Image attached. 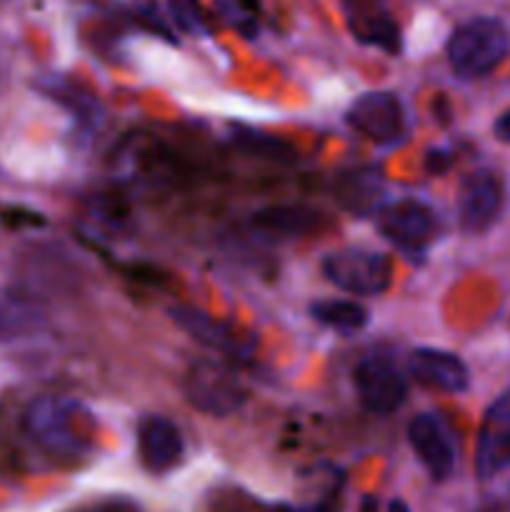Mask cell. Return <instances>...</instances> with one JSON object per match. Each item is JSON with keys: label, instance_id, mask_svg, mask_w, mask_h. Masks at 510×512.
Wrapping results in <instances>:
<instances>
[{"label": "cell", "instance_id": "cell-21", "mask_svg": "<svg viewBox=\"0 0 510 512\" xmlns=\"http://www.w3.org/2000/svg\"><path fill=\"white\" fill-rule=\"evenodd\" d=\"M493 133H495V138L503 140V143H510V110H505V113L495 120Z\"/></svg>", "mask_w": 510, "mask_h": 512}, {"label": "cell", "instance_id": "cell-13", "mask_svg": "<svg viewBox=\"0 0 510 512\" xmlns=\"http://www.w3.org/2000/svg\"><path fill=\"white\" fill-rule=\"evenodd\" d=\"M138 455L140 463L155 475L173 470L183 458L180 430L160 415H148L138 423Z\"/></svg>", "mask_w": 510, "mask_h": 512}, {"label": "cell", "instance_id": "cell-23", "mask_svg": "<svg viewBox=\"0 0 510 512\" xmlns=\"http://www.w3.org/2000/svg\"><path fill=\"white\" fill-rule=\"evenodd\" d=\"M385 512H410V510L403 500H390V503L385 505Z\"/></svg>", "mask_w": 510, "mask_h": 512}, {"label": "cell", "instance_id": "cell-15", "mask_svg": "<svg viewBox=\"0 0 510 512\" xmlns=\"http://www.w3.org/2000/svg\"><path fill=\"white\" fill-rule=\"evenodd\" d=\"M380 193H383V183L373 168H355L338 178V200L350 213H370Z\"/></svg>", "mask_w": 510, "mask_h": 512}, {"label": "cell", "instance_id": "cell-14", "mask_svg": "<svg viewBox=\"0 0 510 512\" xmlns=\"http://www.w3.org/2000/svg\"><path fill=\"white\" fill-rule=\"evenodd\" d=\"M253 223L268 238L288 240L313 233L320 223V215L308 208H298V205H285V208L260 210Z\"/></svg>", "mask_w": 510, "mask_h": 512}, {"label": "cell", "instance_id": "cell-11", "mask_svg": "<svg viewBox=\"0 0 510 512\" xmlns=\"http://www.w3.org/2000/svg\"><path fill=\"white\" fill-rule=\"evenodd\" d=\"M510 465V390L500 395L483 415L475 445V473L490 480Z\"/></svg>", "mask_w": 510, "mask_h": 512}, {"label": "cell", "instance_id": "cell-19", "mask_svg": "<svg viewBox=\"0 0 510 512\" xmlns=\"http://www.w3.org/2000/svg\"><path fill=\"white\" fill-rule=\"evenodd\" d=\"M170 13H173V20L185 30V33H208V20H205L203 8L198 5V0H170Z\"/></svg>", "mask_w": 510, "mask_h": 512}, {"label": "cell", "instance_id": "cell-17", "mask_svg": "<svg viewBox=\"0 0 510 512\" xmlns=\"http://www.w3.org/2000/svg\"><path fill=\"white\" fill-rule=\"evenodd\" d=\"M310 315L320 325H328L340 333H355L368 323V310L355 300H320L310 308Z\"/></svg>", "mask_w": 510, "mask_h": 512}, {"label": "cell", "instance_id": "cell-5", "mask_svg": "<svg viewBox=\"0 0 510 512\" xmlns=\"http://www.w3.org/2000/svg\"><path fill=\"white\" fill-rule=\"evenodd\" d=\"M503 203V178L495 170L478 168L465 175L458 193V220L463 233H485L498 220Z\"/></svg>", "mask_w": 510, "mask_h": 512}, {"label": "cell", "instance_id": "cell-20", "mask_svg": "<svg viewBox=\"0 0 510 512\" xmlns=\"http://www.w3.org/2000/svg\"><path fill=\"white\" fill-rule=\"evenodd\" d=\"M220 13L245 35H253L255 30V8L253 0H218Z\"/></svg>", "mask_w": 510, "mask_h": 512}, {"label": "cell", "instance_id": "cell-6", "mask_svg": "<svg viewBox=\"0 0 510 512\" xmlns=\"http://www.w3.org/2000/svg\"><path fill=\"white\" fill-rule=\"evenodd\" d=\"M348 125L363 138L373 140L378 145H393L405 133V110L403 103L393 93L375 90L365 93L350 105Z\"/></svg>", "mask_w": 510, "mask_h": 512}, {"label": "cell", "instance_id": "cell-16", "mask_svg": "<svg viewBox=\"0 0 510 512\" xmlns=\"http://www.w3.org/2000/svg\"><path fill=\"white\" fill-rule=\"evenodd\" d=\"M353 25V35L360 43L378 45V48L388 50V53H398L400 50V30L395 25V20L390 18L383 10H375V13H355V18L350 20Z\"/></svg>", "mask_w": 510, "mask_h": 512}, {"label": "cell", "instance_id": "cell-9", "mask_svg": "<svg viewBox=\"0 0 510 512\" xmlns=\"http://www.w3.org/2000/svg\"><path fill=\"white\" fill-rule=\"evenodd\" d=\"M170 315H173L175 325L185 330L190 338L198 340L205 348L215 350V353L225 355V358L250 360V355L255 353V340L228 320L213 318L198 308H173Z\"/></svg>", "mask_w": 510, "mask_h": 512}, {"label": "cell", "instance_id": "cell-3", "mask_svg": "<svg viewBox=\"0 0 510 512\" xmlns=\"http://www.w3.org/2000/svg\"><path fill=\"white\" fill-rule=\"evenodd\" d=\"M323 273L335 288L350 295H380L393 280L388 255L365 248H348L330 253L323 260Z\"/></svg>", "mask_w": 510, "mask_h": 512}, {"label": "cell", "instance_id": "cell-4", "mask_svg": "<svg viewBox=\"0 0 510 512\" xmlns=\"http://www.w3.org/2000/svg\"><path fill=\"white\" fill-rule=\"evenodd\" d=\"M378 230L405 253H423L438 233V215L415 198H400L378 208Z\"/></svg>", "mask_w": 510, "mask_h": 512}, {"label": "cell", "instance_id": "cell-12", "mask_svg": "<svg viewBox=\"0 0 510 512\" xmlns=\"http://www.w3.org/2000/svg\"><path fill=\"white\" fill-rule=\"evenodd\" d=\"M408 373L418 385L438 393L468 390V368L455 353L438 348H418L408 358Z\"/></svg>", "mask_w": 510, "mask_h": 512}, {"label": "cell", "instance_id": "cell-10", "mask_svg": "<svg viewBox=\"0 0 510 512\" xmlns=\"http://www.w3.org/2000/svg\"><path fill=\"white\" fill-rule=\"evenodd\" d=\"M410 448L420 458L430 478L445 480L455 470V443L448 423L435 413H420L408 425Z\"/></svg>", "mask_w": 510, "mask_h": 512}, {"label": "cell", "instance_id": "cell-1", "mask_svg": "<svg viewBox=\"0 0 510 512\" xmlns=\"http://www.w3.org/2000/svg\"><path fill=\"white\" fill-rule=\"evenodd\" d=\"M25 433L58 463H78L95 448V418L73 398L43 395L25 410Z\"/></svg>", "mask_w": 510, "mask_h": 512}, {"label": "cell", "instance_id": "cell-2", "mask_svg": "<svg viewBox=\"0 0 510 512\" xmlns=\"http://www.w3.org/2000/svg\"><path fill=\"white\" fill-rule=\"evenodd\" d=\"M508 50V28L498 18H475L450 35L448 63L460 78H483L503 63Z\"/></svg>", "mask_w": 510, "mask_h": 512}, {"label": "cell", "instance_id": "cell-22", "mask_svg": "<svg viewBox=\"0 0 510 512\" xmlns=\"http://www.w3.org/2000/svg\"><path fill=\"white\" fill-rule=\"evenodd\" d=\"M360 512H385V508L380 505L378 498H365L363 505H360Z\"/></svg>", "mask_w": 510, "mask_h": 512}, {"label": "cell", "instance_id": "cell-18", "mask_svg": "<svg viewBox=\"0 0 510 512\" xmlns=\"http://www.w3.org/2000/svg\"><path fill=\"white\" fill-rule=\"evenodd\" d=\"M238 143L243 145L245 150H250V153L265 155V158L273 160H290V155H293L288 143L270 138V135L253 133V130H238Z\"/></svg>", "mask_w": 510, "mask_h": 512}, {"label": "cell", "instance_id": "cell-7", "mask_svg": "<svg viewBox=\"0 0 510 512\" xmlns=\"http://www.w3.org/2000/svg\"><path fill=\"white\" fill-rule=\"evenodd\" d=\"M355 390L370 413L390 415L403 405L408 383L398 365L383 355H368L355 368Z\"/></svg>", "mask_w": 510, "mask_h": 512}, {"label": "cell", "instance_id": "cell-8", "mask_svg": "<svg viewBox=\"0 0 510 512\" xmlns=\"http://www.w3.org/2000/svg\"><path fill=\"white\" fill-rule=\"evenodd\" d=\"M185 395L193 408L208 415H228L245 400L243 385L220 363H198L185 378Z\"/></svg>", "mask_w": 510, "mask_h": 512}, {"label": "cell", "instance_id": "cell-24", "mask_svg": "<svg viewBox=\"0 0 510 512\" xmlns=\"http://www.w3.org/2000/svg\"><path fill=\"white\" fill-rule=\"evenodd\" d=\"M350 5H355V8H363V5H368V3H373V0H348Z\"/></svg>", "mask_w": 510, "mask_h": 512}]
</instances>
